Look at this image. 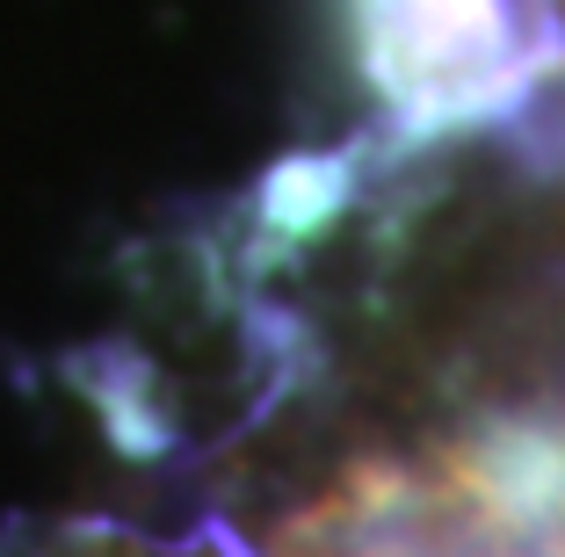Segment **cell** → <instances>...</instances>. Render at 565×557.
Masks as SVG:
<instances>
[{"label": "cell", "instance_id": "7a4b0ae2", "mask_svg": "<svg viewBox=\"0 0 565 557\" xmlns=\"http://www.w3.org/2000/svg\"><path fill=\"white\" fill-rule=\"evenodd\" d=\"M333 557H377V550H333Z\"/></svg>", "mask_w": 565, "mask_h": 557}, {"label": "cell", "instance_id": "6da1fadb", "mask_svg": "<svg viewBox=\"0 0 565 557\" xmlns=\"http://www.w3.org/2000/svg\"><path fill=\"white\" fill-rule=\"evenodd\" d=\"M355 36L377 95L414 131L479 124L536 73L515 0H355Z\"/></svg>", "mask_w": 565, "mask_h": 557}]
</instances>
